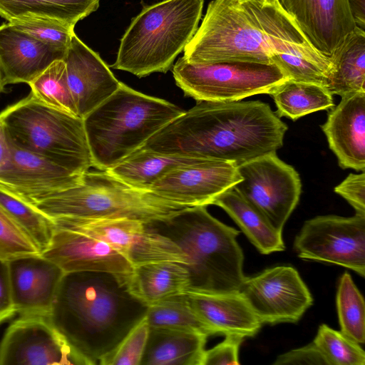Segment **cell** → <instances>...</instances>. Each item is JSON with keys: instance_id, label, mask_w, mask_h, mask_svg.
I'll use <instances>...</instances> for the list:
<instances>
[{"instance_id": "cell-42", "label": "cell", "mask_w": 365, "mask_h": 365, "mask_svg": "<svg viewBox=\"0 0 365 365\" xmlns=\"http://www.w3.org/2000/svg\"><path fill=\"white\" fill-rule=\"evenodd\" d=\"M274 365H327L321 352L312 343L279 355L273 363Z\"/></svg>"}, {"instance_id": "cell-39", "label": "cell", "mask_w": 365, "mask_h": 365, "mask_svg": "<svg viewBox=\"0 0 365 365\" xmlns=\"http://www.w3.org/2000/svg\"><path fill=\"white\" fill-rule=\"evenodd\" d=\"M287 79L315 83L326 86L327 72L317 65L294 55L277 53L272 58Z\"/></svg>"}, {"instance_id": "cell-18", "label": "cell", "mask_w": 365, "mask_h": 365, "mask_svg": "<svg viewBox=\"0 0 365 365\" xmlns=\"http://www.w3.org/2000/svg\"><path fill=\"white\" fill-rule=\"evenodd\" d=\"M41 255L64 273L94 271L129 277L133 269L123 255L106 242L55 225L51 242Z\"/></svg>"}, {"instance_id": "cell-21", "label": "cell", "mask_w": 365, "mask_h": 365, "mask_svg": "<svg viewBox=\"0 0 365 365\" xmlns=\"http://www.w3.org/2000/svg\"><path fill=\"white\" fill-rule=\"evenodd\" d=\"M341 97L321 125L329 148L343 169L365 170V92Z\"/></svg>"}, {"instance_id": "cell-6", "label": "cell", "mask_w": 365, "mask_h": 365, "mask_svg": "<svg viewBox=\"0 0 365 365\" xmlns=\"http://www.w3.org/2000/svg\"><path fill=\"white\" fill-rule=\"evenodd\" d=\"M204 0H164L145 6L120 40L111 66L139 78L166 73L198 28Z\"/></svg>"}, {"instance_id": "cell-44", "label": "cell", "mask_w": 365, "mask_h": 365, "mask_svg": "<svg viewBox=\"0 0 365 365\" xmlns=\"http://www.w3.org/2000/svg\"><path fill=\"white\" fill-rule=\"evenodd\" d=\"M12 148L13 143L0 115V173L6 167L10 160Z\"/></svg>"}, {"instance_id": "cell-30", "label": "cell", "mask_w": 365, "mask_h": 365, "mask_svg": "<svg viewBox=\"0 0 365 365\" xmlns=\"http://www.w3.org/2000/svg\"><path fill=\"white\" fill-rule=\"evenodd\" d=\"M276 104V114L295 120L309 113L334 106L333 95L322 84L287 79L269 93Z\"/></svg>"}, {"instance_id": "cell-29", "label": "cell", "mask_w": 365, "mask_h": 365, "mask_svg": "<svg viewBox=\"0 0 365 365\" xmlns=\"http://www.w3.org/2000/svg\"><path fill=\"white\" fill-rule=\"evenodd\" d=\"M100 0H0V16L8 22L24 19H48L75 26L96 11Z\"/></svg>"}, {"instance_id": "cell-4", "label": "cell", "mask_w": 365, "mask_h": 365, "mask_svg": "<svg viewBox=\"0 0 365 365\" xmlns=\"http://www.w3.org/2000/svg\"><path fill=\"white\" fill-rule=\"evenodd\" d=\"M207 206L185 208L173 215L145 222L174 242L183 252L189 274L187 293L237 292L246 278L239 230L212 216Z\"/></svg>"}, {"instance_id": "cell-3", "label": "cell", "mask_w": 365, "mask_h": 365, "mask_svg": "<svg viewBox=\"0 0 365 365\" xmlns=\"http://www.w3.org/2000/svg\"><path fill=\"white\" fill-rule=\"evenodd\" d=\"M128 277L94 271L65 273L48 317L83 365H103L146 315Z\"/></svg>"}, {"instance_id": "cell-37", "label": "cell", "mask_w": 365, "mask_h": 365, "mask_svg": "<svg viewBox=\"0 0 365 365\" xmlns=\"http://www.w3.org/2000/svg\"><path fill=\"white\" fill-rule=\"evenodd\" d=\"M37 254L36 245L0 204V259Z\"/></svg>"}, {"instance_id": "cell-12", "label": "cell", "mask_w": 365, "mask_h": 365, "mask_svg": "<svg viewBox=\"0 0 365 365\" xmlns=\"http://www.w3.org/2000/svg\"><path fill=\"white\" fill-rule=\"evenodd\" d=\"M55 226L101 240L123 255L134 267L141 264L172 261L186 264L185 255L168 237L145 222L128 218L51 219Z\"/></svg>"}, {"instance_id": "cell-41", "label": "cell", "mask_w": 365, "mask_h": 365, "mask_svg": "<svg viewBox=\"0 0 365 365\" xmlns=\"http://www.w3.org/2000/svg\"><path fill=\"white\" fill-rule=\"evenodd\" d=\"M334 192L344 198L355 210L356 214L365 215V173H350Z\"/></svg>"}, {"instance_id": "cell-40", "label": "cell", "mask_w": 365, "mask_h": 365, "mask_svg": "<svg viewBox=\"0 0 365 365\" xmlns=\"http://www.w3.org/2000/svg\"><path fill=\"white\" fill-rule=\"evenodd\" d=\"M244 338L226 335L225 339L214 347L205 350L202 365H238L239 349Z\"/></svg>"}, {"instance_id": "cell-38", "label": "cell", "mask_w": 365, "mask_h": 365, "mask_svg": "<svg viewBox=\"0 0 365 365\" xmlns=\"http://www.w3.org/2000/svg\"><path fill=\"white\" fill-rule=\"evenodd\" d=\"M150 327L145 317L123 340L103 365H140Z\"/></svg>"}, {"instance_id": "cell-33", "label": "cell", "mask_w": 365, "mask_h": 365, "mask_svg": "<svg viewBox=\"0 0 365 365\" xmlns=\"http://www.w3.org/2000/svg\"><path fill=\"white\" fill-rule=\"evenodd\" d=\"M31 95L41 102L78 117L67 80L65 62L57 60L31 81Z\"/></svg>"}, {"instance_id": "cell-14", "label": "cell", "mask_w": 365, "mask_h": 365, "mask_svg": "<svg viewBox=\"0 0 365 365\" xmlns=\"http://www.w3.org/2000/svg\"><path fill=\"white\" fill-rule=\"evenodd\" d=\"M82 364L48 316L21 314L0 343V365Z\"/></svg>"}, {"instance_id": "cell-10", "label": "cell", "mask_w": 365, "mask_h": 365, "mask_svg": "<svg viewBox=\"0 0 365 365\" xmlns=\"http://www.w3.org/2000/svg\"><path fill=\"white\" fill-rule=\"evenodd\" d=\"M237 170L242 180L233 187L282 232L302 192L297 171L279 159L276 152L247 161L238 165Z\"/></svg>"}, {"instance_id": "cell-24", "label": "cell", "mask_w": 365, "mask_h": 365, "mask_svg": "<svg viewBox=\"0 0 365 365\" xmlns=\"http://www.w3.org/2000/svg\"><path fill=\"white\" fill-rule=\"evenodd\" d=\"M207 335L150 327L140 365H202Z\"/></svg>"}, {"instance_id": "cell-11", "label": "cell", "mask_w": 365, "mask_h": 365, "mask_svg": "<svg viewBox=\"0 0 365 365\" xmlns=\"http://www.w3.org/2000/svg\"><path fill=\"white\" fill-rule=\"evenodd\" d=\"M293 245L302 259L338 264L365 276V215L309 219Z\"/></svg>"}, {"instance_id": "cell-35", "label": "cell", "mask_w": 365, "mask_h": 365, "mask_svg": "<svg viewBox=\"0 0 365 365\" xmlns=\"http://www.w3.org/2000/svg\"><path fill=\"white\" fill-rule=\"evenodd\" d=\"M313 342L327 365L365 364V352L359 344L327 324L319 327Z\"/></svg>"}, {"instance_id": "cell-26", "label": "cell", "mask_w": 365, "mask_h": 365, "mask_svg": "<svg viewBox=\"0 0 365 365\" xmlns=\"http://www.w3.org/2000/svg\"><path fill=\"white\" fill-rule=\"evenodd\" d=\"M212 205L222 208L261 254L269 255L284 250L282 232L276 230L234 187L217 196Z\"/></svg>"}, {"instance_id": "cell-2", "label": "cell", "mask_w": 365, "mask_h": 365, "mask_svg": "<svg viewBox=\"0 0 365 365\" xmlns=\"http://www.w3.org/2000/svg\"><path fill=\"white\" fill-rule=\"evenodd\" d=\"M189 63H272L277 53L304 58L328 74L329 58L314 48L277 1L212 0L202 22L184 48Z\"/></svg>"}, {"instance_id": "cell-8", "label": "cell", "mask_w": 365, "mask_h": 365, "mask_svg": "<svg viewBox=\"0 0 365 365\" xmlns=\"http://www.w3.org/2000/svg\"><path fill=\"white\" fill-rule=\"evenodd\" d=\"M0 115L14 145L78 173L93 167L82 118L48 106L31 94Z\"/></svg>"}, {"instance_id": "cell-1", "label": "cell", "mask_w": 365, "mask_h": 365, "mask_svg": "<svg viewBox=\"0 0 365 365\" xmlns=\"http://www.w3.org/2000/svg\"><path fill=\"white\" fill-rule=\"evenodd\" d=\"M287 125L259 101H197L140 148L237 166L283 145Z\"/></svg>"}, {"instance_id": "cell-28", "label": "cell", "mask_w": 365, "mask_h": 365, "mask_svg": "<svg viewBox=\"0 0 365 365\" xmlns=\"http://www.w3.org/2000/svg\"><path fill=\"white\" fill-rule=\"evenodd\" d=\"M202 159L139 148L106 171L133 187L149 190L171 170Z\"/></svg>"}, {"instance_id": "cell-23", "label": "cell", "mask_w": 365, "mask_h": 365, "mask_svg": "<svg viewBox=\"0 0 365 365\" xmlns=\"http://www.w3.org/2000/svg\"><path fill=\"white\" fill-rule=\"evenodd\" d=\"M190 304L212 335H255L262 324L240 292L187 293Z\"/></svg>"}, {"instance_id": "cell-13", "label": "cell", "mask_w": 365, "mask_h": 365, "mask_svg": "<svg viewBox=\"0 0 365 365\" xmlns=\"http://www.w3.org/2000/svg\"><path fill=\"white\" fill-rule=\"evenodd\" d=\"M239 292L262 324L295 323L313 304L312 296L299 272L287 265L246 277Z\"/></svg>"}, {"instance_id": "cell-5", "label": "cell", "mask_w": 365, "mask_h": 365, "mask_svg": "<svg viewBox=\"0 0 365 365\" xmlns=\"http://www.w3.org/2000/svg\"><path fill=\"white\" fill-rule=\"evenodd\" d=\"M184 112L120 82L109 98L83 118L93 167L113 168Z\"/></svg>"}, {"instance_id": "cell-31", "label": "cell", "mask_w": 365, "mask_h": 365, "mask_svg": "<svg viewBox=\"0 0 365 365\" xmlns=\"http://www.w3.org/2000/svg\"><path fill=\"white\" fill-rule=\"evenodd\" d=\"M0 204L32 240L41 254L51 242L54 229L53 220L1 185Z\"/></svg>"}, {"instance_id": "cell-34", "label": "cell", "mask_w": 365, "mask_h": 365, "mask_svg": "<svg viewBox=\"0 0 365 365\" xmlns=\"http://www.w3.org/2000/svg\"><path fill=\"white\" fill-rule=\"evenodd\" d=\"M341 331L360 344L365 341V305L363 295L351 275L340 277L336 297Z\"/></svg>"}, {"instance_id": "cell-46", "label": "cell", "mask_w": 365, "mask_h": 365, "mask_svg": "<svg viewBox=\"0 0 365 365\" xmlns=\"http://www.w3.org/2000/svg\"><path fill=\"white\" fill-rule=\"evenodd\" d=\"M6 84L0 71V93L4 91Z\"/></svg>"}, {"instance_id": "cell-20", "label": "cell", "mask_w": 365, "mask_h": 365, "mask_svg": "<svg viewBox=\"0 0 365 365\" xmlns=\"http://www.w3.org/2000/svg\"><path fill=\"white\" fill-rule=\"evenodd\" d=\"M63 61L78 115L82 119L119 87L120 82L106 63L75 34Z\"/></svg>"}, {"instance_id": "cell-27", "label": "cell", "mask_w": 365, "mask_h": 365, "mask_svg": "<svg viewBox=\"0 0 365 365\" xmlns=\"http://www.w3.org/2000/svg\"><path fill=\"white\" fill-rule=\"evenodd\" d=\"M326 87L331 95L342 96L365 92V31L356 27L329 57Z\"/></svg>"}, {"instance_id": "cell-25", "label": "cell", "mask_w": 365, "mask_h": 365, "mask_svg": "<svg viewBox=\"0 0 365 365\" xmlns=\"http://www.w3.org/2000/svg\"><path fill=\"white\" fill-rule=\"evenodd\" d=\"M128 284L131 293L149 307L187 293L190 280L182 264L160 261L134 266Z\"/></svg>"}, {"instance_id": "cell-15", "label": "cell", "mask_w": 365, "mask_h": 365, "mask_svg": "<svg viewBox=\"0 0 365 365\" xmlns=\"http://www.w3.org/2000/svg\"><path fill=\"white\" fill-rule=\"evenodd\" d=\"M241 180L234 163L203 158L171 170L157 180L149 191L187 207L207 206Z\"/></svg>"}, {"instance_id": "cell-9", "label": "cell", "mask_w": 365, "mask_h": 365, "mask_svg": "<svg viewBox=\"0 0 365 365\" xmlns=\"http://www.w3.org/2000/svg\"><path fill=\"white\" fill-rule=\"evenodd\" d=\"M176 85L197 101L232 102L257 94H269L287 80L274 63L224 61L206 64L179 58L173 67Z\"/></svg>"}, {"instance_id": "cell-17", "label": "cell", "mask_w": 365, "mask_h": 365, "mask_svg": "<svg viewBox=\"0 0 365 365\" xmlns=\"http://www.w3.org/2000/svg\"><path fill=\"white\" fill-rule=\"evenodd\" d=\"M83 175L13 143L10 160L0 173V185L34 203L76 185Z\"/></svg>"}, {"instance_id": "cell-16", "label": "cell", "mask_w": 365, "mask_h": 365, "mask_svg": "<svg viewBox=\"0 0 365 365\" xmlns=\"http://www.w3.org/2000/svg\"><path fill=\"white\" fill-rule=\"evenodd\" d=\"M310 45L329 58L356 26L348 0H277Z\"/></svg>"}, {"instance_id": "cell-7", "label": "cell", "mask_w": 365, "mask_h": 365, "mask_svg": "<svg viewBox=\"0 0 365 365\" xmlns=\"http://www.w3.org/2000/svg\"><path fill=\"white\" fill-rule=\"evenodd\" d=\"M31 204L51 219L128 218L143 222L188 207L133 187L106 170H88L76 185Z\"/></svg>"}, {"instance_id": "cell-45", "label": "cell", "mask_w": 365, "mask_h": 365, "mask_svg": "<svg viewBox=\"0 0 365 365\" xmlns=\"http://www.w3.org/2000/svg\"><path fill=\"white\" fill-rule=\"evenodd\" d=\"M352 18L357 27L365 28V0H348Z\"/></svg>"}, {"instance_id": "cell-22", "label": "cell", "mask_w": 365, "mask_h": 365, "mask_svg": "<svg viewBox=\"0 0 365 365\" xmlns=\"http://www.w3.org/2000/svg\"><path fill=\"white\" fill-rule=\"evenodd\" d=\"M66 51L48 46L16 29L0 26V71L5 84H29Z\"/></svg>"}, {"instance_id": "cell-43", "label": "cell", "mask_w": 365, "mask_h": 365, "mask_svg": "<svg viewBox=\"0 0 365 365\" xmlns=\"http://www.w3.org/2000/svg\"><path fill=\"white\" fill-rule=\"evenodd\" d=\"M16 313L10 289L6 261L0 259V324Z\"/></svg>"}, {"instance_id": "cell-32", "label": "cell", "mask_w": 365, "mask_h": 365, "mask_svg": "<svg viewBox=\"0 0 365 365\" xmlns=\"http://www.w3.org/2000/svg\"><path fill=\"white\" fill-rule=\"evenodd\" d=\"M145 319L151 328L190 330L208 336L212 335L193 310L187 293L175 295L149 306Z\"/></svg>"}, {"instance_id": "cell-19", "label": "cell", "mask_w": 365, "mask_h": 365, "mask_svg": "<svg viewBox=\"0 0 365 365\" xmlns=\"http://www.w3.org/2000/svg\"><path fill=\"white\" fill-rule=\"evenodd\" d=\"M16 313L48 316L64 272L41 254L6 261Z\"/></svg>"}, {"instance_id": "cell-47", "label": "cell", "mask_w": 365, "mask_h": 365, "mask_svg": "<svg viewBox=\"0 0 365 365\" xmlns=\"http://www.w3.org/2000/svg\"><path fill=\"white\" fill-rule=\"evenodd\" d=\"M267 1H277V0H267Z\"/></svg>"}, {"instance_id": "cell-36", "label": "cell", "mask_w": 365, "mask_h": 365, "mask_svg": "<svg viewBox=\"0 0 365 365\" xmlns=\"http://www.w3.org/2000/svg\"><path fill=\"white\" fill-rule=\"evenodd\" d=\"M16 29L53 48L66 51L74 26L48 19H24L9 21Z\"/></svg>"}]
</instances>
